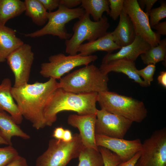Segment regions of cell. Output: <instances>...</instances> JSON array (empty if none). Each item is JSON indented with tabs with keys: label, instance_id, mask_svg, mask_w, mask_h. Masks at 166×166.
Masks as SVG:
<instances>
[{
	"label": "cell",
	"instance_id": "21",
	"mask_svg": "<svg viewBox=\"0 0 166 166\" xmlns=\"http://www.w3.org/2000/svg\"><path fill=\"white\" fill-rule=\"evenodd\" d=\"M0 131L9 145H12L14 136L27 140L30 136L23 132L11 115L4 111H0Z\"/></svg>",
	"mask_w": 166,
	"mask_h": 166
},
{
	"label": "cell",
	"instance_id": "11",
	"mask_svg": "<svg viewBox=\"0 0 166 166\" xmlns=\"http://www.w3.org/2000/svg\"><path fill=\"white\" fill-rule=\"evenodd\" d=\"M123 7L133 24L136 35L141 37L151 46L157 45L161 35L151 27L148 16L140 7L137 0H124Z\"/></svg>",
	"mask_w": 166,
	"mask_h": 166
},
{
	"label": "cell",
	"instance_id": "40",
	"mask_svg": "<svg viewBox=\"0 0 166 166\" xmlns=\"http://www.w3.org/2000/svg\"><path fill=\"white\" fill-rule=\"evenodd\" d=\"M73 138L71 131L68 129H65L62 140L65 142L71 141Z\"/></svg>",
	"mask_w": 166,
	"mask_h": 166
},
{
	"label": "cell",
	"instance_id": "6",
	"mask_svg": "<svg viewBox=\"0 0 166 166\" xmlns=\"http://www.w3.org/2000/svg\"><path fill=\"white\" fill-rule=\"evenodd\" d=\"M109 26L106 16H103L100 20L95 22L85 13L74 24L73 34L71 38L65 40V53L69 55L77 54L78 48L84 42H92L102 37L107 33Z\"/></svg>",
	"mask_w": 166,
	"mask_h": 166
},
{
	"label": "cell",
	"instance_id": "35",
	"mask_svg": "<svg viewBox=\"0 0 166 166\" xmlns=\"http://www.w3.org/2000/svg\"><path fill=\"white\" fill-rule=\"evenodd\" d=\"M5 166H28L26 159L19 155Z\"/></svg>",
	"mask_w": 166,
	"mask_h": 166
},
{
	"label": "cell",
	"instance_id": "17",
	"mask_svg": "<svg viewBox=\"0 0 166 166\" xmlns=\"http://www.w3.org/2000/svg\"><path fill=\"white\" fill-rule=\"evenodd\" d=\"M119 23L111 34L113 41L121 48L134 41L136 34L132 22L123 7Z\"/></svg>",
	"mask_w": 166,
	"mask_h": 166
},
{
	"label": "cell",
	"instance_id": "42",
	"mask_svg": "<svg viewBox=\"0 0 166 166\" xmlns=\"http://www.w3.org/2000/svg\"><path fill=\"white\" fill-rule=\"evenodd\" d=\"M135 166H139L138 163H137Z\"/></svg>",
	"mask_w": 166,
	"mask_h": 166
},
{
	"label": "cell",
	"instance_id": "34",
	"mask_svg": "<svg viewBox=\"0 0 166 166\" xmlns=\"http://www.w3.org/2000/svg\"><path fill=\"white\" fill-rule=\"evenodd\" d=\"M141 152L136 153L130 160L124 162H122L117 166H135L140 158Z\"/></svg>",
	"mask_w": 166,
	"mask_h": 166
},
{
	"label": "cell",
	"instance_id": "18",
	"mask_svg": "<svg viewBox=\"0 0 166 166\" xmlns=\"http://www.w3.org/2000/svg\"><path fill=\"white\" fill-rule=\"evenodd\" d=\"M12 83L8 78H4L0 84V111L8 113L18 124L22 123L23 117L11 93Z\"/></svg>",
	"mask_w": 166,
	"mask_h": 166
},
{
	"label": "cell",
	"instance_id": "15",
	"mask_svg": "<svg viewBox=\"0 0 166 166\" xmlns=\"http://www.w3.org/2000/svg\"><path fill=\"white\" fill-rule=\"evenodd\" d=\"M151 47L141 37L136 35L134 41L131 44L122 47L117 53L106 54L102 59V64L122 59L135 62L139 56L145 52Z\"/></svg>",
	"mask_w": 166,
	"mask_h": 166
},
{
	"label": "cell",
	"instance_id": "32",
	"mask_svg": "<svg viewBox=\"0 0 166 166\" xmlns=\"http://www.w3.org/2000/svg\"><path fill=\"white\" fill-rule=\"evenodd\" d=\"M44 8L49 12L58 8L60 4V0H39Z\"/></svg>",
	"mask_w": 166,
	"mask_h": 166
},
{
	"label": "cell",
	"instance_id": "39",
	"mask_svg": "<svg viewBox=\"0 0 166 166\" xmlns=\"http://www.w3.org/2000/svg\"><path fill=\"white\" fill-rule=\"evenodd\" d=\"M158 84L161 85L164 88H166V72L161 71L157 77Z\"/></svg>",
	"mask_w": 166,
	"mask_h": 166
},
{
	"label": "cell",
	"instance_id": "26",
	"mask_svg": "<svg viewBox=\"0 0 166 166\" xmlns=\"http://www.w3.org/2000/svg\"><path fill=\"white\" fill-rule=\"evenodd\" d=\"M78 166H104L101 155L99 150L84 147L79 156Z\"/></svg>",
	"mask_w": 166,
	"mask_h": 166
},
{
	"label": "cell",
	"instance_id": "23",
	"mask_svg": "<svg viewBox=\"0 0 166 166\" xmlns=\"http://www.w3.org/2000/svg\"><path fill=\"white\" fill-rule=\"evenodd\" d=\"M25 14L38 26L44 25L47 21L48 12L39 0H25L24 1Z\"/></svg>",
	"mask_w": 166,
	"mask_h": 166
},
{
	"label": "cell",
	"instance_id": "12",
	"mask_svg": "<svg viewBox=\"0 0 166 166\" xmlns=\"http://www.w3.org/2000/svg\"><path fill=\"white\" fill-rule=\"evenodd\" d=\"M95 134L123 139L133 122L122 116L101 109L96 113Z\"/></svg>",
	"mask_w": 166,
	"mask_h": 166
},
{
	"label": "cell",
	"instance_id": "22",
	"mask_svg": "<svg viewBox=\"0 0 166 166\" xmlns=\"http://www.w3.org/2000/svg\"><path fill=\"white\" fill-rule=\"evenodd\" d=\"M24 2L20 0H0V24L5 25L9 20L25 11Z\"/></svg>",
	"mask_w": 166,
	"mask_h": 166
},
{
	"label": "cell",
	"instance_id": "3",
	"mask_svg": "<svg viewBox=\"0 0 166 166\" xmlns=\"http://www.w3.org/2000/svg\"><path fill=\"white\" fill-rule=\"evenodd\" d=\"M108 74L95 65H88L61 77L58 87L75 93H97L109 90Z\"/></svg>",
	"mask_w": 166,
	"mask_h": 166
},
{
	"label": "cell",
	"instance_id": "25",
	"mask_svg": "<svg viewBox=\"0 0 166 166\" xmlns=\"http://www.w3.org/2000/svg\"><path fill=\"white\" fill-rule=\"evenodd\" d=\"M143 63L146 65L156 64L160 61H166V39L160 40L158 44L151 46L140 55Z\"/></svg>",
	"mask_w": 166,
	"mask_h": 166
},
{
	"label": "cell",
	"instance_id": "10",
	"mask_svg": "<svg viewBox=\"0 0 166 166\" xmlns=\"http://www.w3.org/2000/svg\"><path fill=\"white\" fill-rule=\"evenodd\" d=\"M34 59L31 46L26 43L8 56L6 60L15 77L13 87H19L28 83Z\"/></svg>",
	"mask_w": 166,
	"mask_h": 166
},
{
	"label": "cell",
	"instance_id": "28",
	"mask_svg": "<svg viewBox=\"0 0 166 166\" xmlns=\"http://www.w3.org/2000/svg\"><path fill=\"white\" fill-rule=\"evenodd\" d=\"M19 155L12 145L0 148V166H5Z\"/></svg>",
	"mask_w": 166,
	"mask_h": 166
},
{
	"label": "cell",
	"instance_id": "5",
	"mask_svg": "<svg viewBox=\"0 0 166 166\" xmlns=\"http://www.w3.org/2000/svg\"><path fill=\"white\" fill-rule=\"evenodd\" d=\"M84 147L79 134L75 133L69 142L51 139L46 150L36 159V166H66L72 159L78 157Z\"/></svg>",
	"mask_w": 166,
	"mask_h": 166
},
{
	"label": "cell",
	"instance_id": "41",
	"mask_svg": "<svg viewBox=\"0 0 166 166\" xmlns=\"http://www.w3.org/2000/svg\"><path fill=\"white\" fill-rule=\"evenodd\" d=\"M0 144H5L9 145V144L2 136L0 131Z\"/></svg>",
	"mask_w": 166,
	"mask_h": 166
},
{
	"label": "cell",
	"instance_id": "29",
	"mask_svg": "<svg viewBox=\"0 0 166 166\" xmlns=\"http://www.w3.org/2000/svg\"><path fill=\"white\" fill-rule=\"evenodd\" d=\"M104 163V166H117L122 162L119 157L114 152L108 149L98 147Z\"/></svg>",
	"mask_w": 166,
	"mask_h": 166
},
{
	"label": "cell",
	"instance_id": "38",
	"mask_svg": "<svg viewBox=\"0 0 166 166\" xmlns=\"http://www.w3.org/2000/svg\"><path fill=\"white\" fill-rule=\"evenodd\" d=\"M64 130L61 127L56 128L53 131V136L56 139L62 140Z\"/></svg>",
	"mask_w": 166,
	"mask_h": 166
},
{
	"label": "cell",
	"instance_id": "14",
	"mask_svg": "<svg viewBox=\"0 0 166 166\" xmlns=\"http://www.w3.org/2000/svg\"><path fill=\"white\" fill-rule=\"evenodd\" d=\"M96 113L80 115H70L67 118L68 124L77 128L84 147L99 150L95 140V125Z\"/></svg>",
	"mask_w": 166,
	"mask_h": 166
},
{
	"label": "cell",
	"instance_id": "31",
	"mask_svg": "<svg viewBox=\"0 0 166 166\" xmlns=\"http://www.w3.org/2000/svg\"><path fill=\"white\" fill-rule=\"evenodd\" d=\"M110 11L109 15L114 20L120 15L123 8L124 0H109Z\"/></svg>",
	"mask_w": 166,
	"mask_h": 166
},
{
	"label": "cell",
	"instance_id": "13",
	"mask_svg": "<svg viewBox=\"0 0 166 166\" xmlns=\"http://www.w3.org/2000/svg\"><path fill=\"white\" fill-rule=\"evenodd\" d=\"M95 140L98 147L106 148L114 152L122 162L130 160L141 149L142 143L139 139L128 140L95 134Z\"/></svg>",
	"mask_w": 166,
	"mask_h": 166
},
{
	"label": "cell",
	"instance_id": "27",
	"mask_svg": "<svg viewBox=\"0 0 166 166\" xmlns=\"http://www.w3.org/2000/svg\"><path fill=\"white\" fill-rule=\"evenodd\" d=\"M149 22L151 28L160 22V21L166 17V2L162 1L160 5L158 7L152 9L150 11Z\"/></svg>",
	"mask_w": 166,
	"mask_h": 166
},
{
	"label": "cell",
	"instance_id": "19",
	"mask_svg": "<svg viewBox=\"0 0 166 166\" xmlns=\"http://www.w3.org/2000/svg\"><path fill=\"white\" fill-rule=\"evenodd\" d=\"M121 48L113 41L111 32H107L95 40L81 44L78 48L77 52L83 56H87L97 51L112 53L114 50Z\"/></svg>",
	"mask_w": 166,
	"mask_h": 166
},
{
	"label": "cell",
	"instance_id": "9",
	"mask_svg": "<svg viewBox=\"0 0 166 166\" xmlns=\"http://www.w3.org/2000/svg\"><path fill=\"white\" fill-rule=\"evenodd\" d=\"M139 166H166V128L156 130L142 144Z\"/></svg>",
	"mask_w": 166,
	"mask_h": 166
},
{
	"label": "cell",
	"instance_id": "20",
	"mask_svg": "<svg viewBox=\"0 0 166 166\" xmlns=\"http://www.w3.org/2000/svg\"><path fill=\"white\" fill-rule=\"evenodd\" d=\"M24 43L16 36L14 30L0 24V63L5 61L11 53Z\"/></svg>",
	"mask_w": 166,
	"mask_h": 166
},
{
	"label": "cell",
	"instance_id": "30",
	"mask_svg": "<svg viewBox=\"0 0 166 166\" xmlns=\"http://www.w3.org/2000/svg\"><path fill=\"white\" fill-rule=\"evenodd\" d=\"M156 68L155 65L149 64L143 69H137L136 72L140 77L143 78V81L149 86L150 85L151 82L153 80Z\"/></svg>",
	"mask_w": 166,
	"mask_h": 166
},
{
	"label": "cell",
	"instance_id": "33",
	"mask_svg": "<svg viewBox=\"0 0 166 166\" xmlns=\"http://www.w3.org/2000/svg\"><path fill=\"white\" fill-rule=\"evenodd\" d=\"M157 0H137L140 8L143 10L145 7L146 13L149 16V13L152 9L154 4Z\"/></svg>",
	"mask_w": 166,
	"mask_h": 166
},
{
	"label": "cell",
	"instance_id": "24",
	"mask_svg": "<svg viewBox=\"0 0 166 166\" xmlns=\"http://www.w3.org/2000/svg\"><path fill=\"white\" fill-rule=\"evenodd\" d=\"M81 7L95 22L100 20L104 12H106L107 15L109 13V0H81Z\"/></svg>",
	"mask_w": 166,
	"mask_h": 166
},
{
	"label": "cell",
	"instance_id": "7",
	"mask_svg": "<svg viewBox=\"0 0 166 166\" xmlns=\"http://www.w3.org/2000/svg\"><path fill=\"white\" fill-rule=\"evenodd\" d=\"M85 13L81 7L69 9L60 4L57 10L48 12V22L43 28L24 35L34 38L49 34L57 36L61 39H69L72 34L67 32L65 25L73 20L79 18Z\"/></svg>",
	"mask_w": 166,
	"mask_h": 166
},
{
	"label": "cell",
	"instance_id": "1",
	"mask_svg": "<svg viewBox=\"0 0 166 166\" xmlns=\"http://www.w3.org/2000/svg\"><path fill=\"white\" fill-rule=\"evenodd\" d=\"M58 88L56 80L50 78L45 82H36L17 87L13 86L11 93L23 117L39 130L46 126L44 108L50 97Z\"/></svg>",
	"mask_w": 166,
	"mask_h": 166
},
{
	"label": "cell",
	"instance_id": "2",
	"mask_svg": "<svg viewBox=\"0 0 166 166\" xmlns=\"http://www.w3.org/2000/svg\"><path fill=\"white\" fill-rule=\"evenodd\" d=\"M98 93H75L58 88L49 98L44 111L46 126H51L57 119V115L64 111L76 112L80 115L96 113Z\"/></svg>",
	"mask_w": 166,
	"mask_h": 166
},
{
	"label": "cell",
	"instance_id": "37",
	"mask_svg": "<svg viewBox=\"0 0 166 166\" xmlns=\"http://www.w3.org/2000/svg\"><path fill=\"white\" fill-rule=\"evenodd\" d=\"M152 28L155 30L160 35H166V21L159 22Z\"/></svg>",
	"mask_w": 166,
	"mask_h": 166
},
{
	"label": "cell",
	"instance_id": "4",
	"mask_svg": "<svg viewBox=\"0 0 166 166\" xmlns=\"http://www.w3.org/2000/svg\"><path fill=\"white\" fill-rule=\"evenodd\" d=\"M97 102L101 109L124 117L133 122L140 123L147 117L143 102L109 90L98 93Z\"/></svg>",
	"mask_w": 166,
	"mask_h": 166
},
{
	"label": "cell",
	"instance_id": "8",
	"mask_svg": "<svg viewBox=\"0 0 166 166\" xmlns=\"http://www.w3.org/2000/svg\"><path fill=\"white\" fill-rule=\"evenodd\" d=\"M97 59L96 55L83 56L78 53L66 56L59 53L50 56L48 62L41 64L40 73L45 78L60 79L64 74L75 67L89 65Z\"/></svg>",
	"mask_w": 166,
	"mask_h": 166
},
{
	"label": "cell",
	"instance_id": "16",
	"mask_svg": "<svg viewBox=\"0 0 166 166\" xmlns=\"http://www.w3.org/2000/svg\"><path fill=\"white\" fill-rule=\"evenodd\" d=\"M99 68L103 73L106 74L111 72L122 73L140 86L148 87L136 73L137 69L134 61L125 59H117L102 64Z\"/></svg>",
	"mask_w": 166,
	"mask_h": 166
},
{
	"label": "cell",
	"instance_id": "36",
	"mask_svg": "<svg viewBox=\"0 0 166 166\" xmlns=\"http://www.w3.org/2000/svg\"><path fill=\"white\" fill-rule=\"evenodd\" d=\"M81 3V0H60V4L69 9H73Z\"/></svg>",
	"mask_w": 166,
	"mask_h": 166
}]
</instances>
